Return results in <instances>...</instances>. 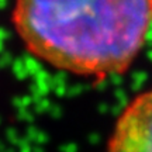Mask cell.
I'll use <instances>...</instances> for the list:
<instances>
[{"mask_svg": "<svg viewBox=\"0 0 152 152\" xmlns=\"http://www.w3.org/2000/svg\"><path fill=\"white\" fill-rule=\"evenodd\" d=\"M151 0H14L13 24L45 64L85 77L125 72L145 44Z\"/></svg>", "mask_w": 152, "mask_h": 152, "instance_id": "obj_1", "label": "cell"}, {"mask_svg": "<svg viewBox=\"0 0 152 152\" xmlns=\"http://www.w3.org/2000/svg\"><path fill=\"white\" fill-rule=\"evenodd\" d=\"M106 152H152V87L121 111Z\"/></svg>", "mask_w": 152, "mask_h": 152, "instance_id": "obj_2", "label": "cell"}, {"mask_svg": "<svg viewBox=\"0 0 152 152\" xmlns=\"http://www.w3.org/2000/svg\"><path fill=\"white\" fill-rule=\"evenodd\" d=\"M151 3H152V0H151Z\"/></svg>", "mask_w": 152, "mask_h": 152, "instance_id": "obj_3", "label": "cell"}]
</instances>
